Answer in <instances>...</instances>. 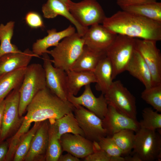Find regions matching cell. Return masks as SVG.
I'll return each instance as SVG.
<instances>
[{"mask_svg":"<svg viewBox=\"0 0 161 161\" xmlns=\"http://www.w3.org/2000/svg\"><path fill=\"white\" fill-rule=\"evenodd\" d=\"M133 154L141 161H160L161 137L156 131L140 128L136 132Z\"/></svg>","mask_w":161,"mask_h":161,"instance_id":"8992f818","label":"cell"},{"mask_svg":"<svg viewBox=\"0 0 161 161\" xmlns=\"http://www.w3.org/2000/svg\"><path fill=\"white\" fill-rule=\"evenodd\" d=\"M19 88L13 90L4 99V108L0 132L1 141L7 137L19 123Z\"/></svg>","mask_w":161,"mask_h":161,"instance_id":"7c38bea8","label":"cell"},{"mask_svg":"<svg viewBox=\"0 0 161 161\" xmlns=\"http://www.w3.org/2000/svg\"><path fill=\"white\" fill-rule=\"evenodd\" d=\"M73 112L86 138L93 142H98L107 136L102 119L94 113L80 105L74 106Z\"/></svg>","mask_w":161,"mask_h":161,"instance_id":"9c48e42d","label":"cell"},{"mask_svg":"<svg viewBox=\"0 0 161 161\" xmlns=\"http://www.w3.org/2000/svg\"><path fill=\"white\" fill-rule=\"evenodd\" d=\"M74 108L69 101L63 100L46 87L36 94L27 107V114L17 133L22 136L29 130L32 123L56 120L73 112Z\"/></svg>","mask_w":161,"mask_h":161,"instance_id":"6da1fadb","label":"cell"},{"mask_svg":"<svg viewBox=\"0 0 161 161\" xmlns=\"http://www.w3.org/2000/svg\"><path fill=\"white\" fill-rule=\"evenodd\" d=\"M125 158V161H141L139 157L135 154H133L131 156H126Z\"/></svg>","mask_w":161,"mask_h":161,"instance_id":"60d3db41","label":"cell"},{"mask_svg":"<svg viewBox=\"0 0 161 161\" xmlns=\"http://www.w3.org/2000/svg\"><path fill=\"white\" fill-rule=\"evenodd\" d=\"M135 38L117 35L106 52L113 68V79L126 71L135 49Z\"/></svg>","mask_w":161,"mask_h":161,"instance_id":"5b68a950","label":"cell"},{"mask_svg":"<svg viewBox=\"0 0 161 161\" xmlns=\"http://www.w3.org/2000/svg\"><path fill=\"white\" fill-rule=\"evenodd\" d=\"M156 43L154 41L135 38V49L149 69L152 86L161 84V54Z\"/></svg>","mask_w":161,"mask_h":161,"instance_id":"30bf717a","label":"cell"},{"mask_svg":"<svg viewBox=\"0 0 161 161\" xmlns=\"http://www.w3.org/2000/svg\"><path fill=\"white\" fill-rule=\"evenodd\" d=\"M84 158L85 161H111V157L101 149L95 150Z\"/></svg>","mask_w":161,"mask_h":161,"instance_id":"d590c367","label":"cell"},{"mask_svg":"<svg viewBox=\"0 0 161 161\" xmlns=\"http://www.w3.org/2000/svg\"><path fill=\"white\" fill-rule=\"evenodd\" d=\"M141 97L156 111L161 112V84L145 88Z\"/></svg>","mask_w":161,"mask_h":161,"instance_id":"d6a6232c","label":"cell"},{"mask_svg":"<svg viewBox=\"0 0 161 161\" xmlns=\"http://www.w3.org/2000/svg\"><path fill=\"white\" fill-rule=\"evenodd\" d=\"M55 123L57 129V137L59 139L62 135L66 133L79 134L85 137L84 132L80 127L73 112L65 114L55 120Z\"/></svg>","mask_w":161,"mask_h":161,"instance_id":"4316f807","label":"cell"},{"mask_svg":"<svg viewBox=\"0 0 161 161\" xmlns=\"http://www.w3.org/2000/svg\"><path fill=\"white\" fill-rule=\"evenodd\" d=\"M66 73L68 95L76 96L82 87L96 82L92 71L69 70Z\"/></svg>","mask_w":161,"mask_h":161,"instance_id":"603a6c76","label":"cell"},{"mask_svg":"<svg viewBox=\"0 0 161 161\" xmlns=\"http://www.w3.org/2000/svg\"><path fill=\"white\" fill-rule=\"evenodd\" d=\"M84 46L82 37L77 32L63 39L48 54L52 57L54 66L66 72L70 70L81 54Z\"/></svg>","mask_w":161,"mask_h":161,"instance_id":"277c9868","label":"cell"},{"mask_svg":"<svg viewBox=\"0 0 161 161\" xmlns=\"http://www.w3.org/2000/svg\"><path fill=\"white\" fill-rule=\"evenodd\" d=\"M42 55L47 87L63 100L68 101L66 72L53 66L48 53Z\"/></svg>","mask_w":161,"mask_h":161,"instance_id":"8fae6325","label":"cell"},{"mask_svg":"<svg viewBox=\"0 0 161 161\" xmlns=\"http://www.w3.org/2000/svg\"><path fill=\"white\" fill-rule=\"evenodd\" d=\"M4 99L0 100V132L1 131L3 114L4 108Z\"/></svg>","mask_w":161,"mask_h":161,"instance_id":"ab89813d","label":"cell"},{"mask_svg":"<svg viewBox=\"0 0 161 161\" xmlns=\"http://www.w3.org/2000/svg\"><path fill=\"white\" fill-rule=\"evenodd\" d=\"M121 8L122 10L161 22V3L160 2L156 1Z\"/></svg>","mask_w":161,"mask_h":161,"instance_id":"d4e9b609","label":"cell"},{"mask_svg":"<svg viewBox=\"0 0 161 161\" xmlns=\"http://www.w3.org/2000/svg\"><path fill=\"white\" fill-rule=\"evenodd\" d=\"M59 161H80L79 159L71 154L68 153L64 155H61L58 160Z\"/></svg>","mask_w":161,"mask_h":161,"instance_id":"f35d334b","label":"cell"},{"mask_svg":"<svg viewBox=\"0 0 161 161\" xmlns=\"http://www.w3.org/2000/svg\"><path fill=\"white\" fill-rule=\"evenodd\" d=\"M49 127V121L46 120L41 122L32 139L25 161L45 158L48 143Z\"/></svg>","mask_w":161,"mask_h":161,"instance_id":"e0dca14e","label":"cell"},{"mask_svg":"<svg viewBox=\"0 0 161 161\" xmlns=\"http://www.w3.org/2000/svg\"><path fill=\"white\" fill-rule=\"evenodd\" d=\"M38 57L27 49L24 51L10 53L0 57V77L16 69L26 67L32 58Z\"/></svg>","mask_w":161,"mask_h":161,"instance_id":"ac0fdd59","label":"cell"},{"mask_svg":"<svg viewBox=\"0 0 161 161\" xmlns=\"http://www.w3.org/2000/svg\"><path fill=\"white\" fill-rule=\"evenodd\" d=\"M100 149L111 157L122 156L123 153L113 140L111 137L101 138L97 142Z\"/></svg>","mask_w":161,"mask_h":161,"instance_id":"836d02e7","label":"cell"},{"mask_svg":"<svg viewBox=\"0 0 161 161\" xmlns=\"http://www.w3.org/2000/svg\"><path fill=\"white\" fill-rule=\"evenodd\" d=\"M102 24L117 35L156 42L161 40V22L123 10L106 17Z\"/></svg>","mask_w":161,"mask_h":161,"instance_id":"7a4b0ae2","label":"cell"},{"mask_svg":"<svg viewBox=\"0 0 161 161\" xmlns=\"http://www.w3.org/2000/svg\"><path fill=\"white\" fill-rule=\"evenodd\" d=\"M68 7L69 4L71 1L70 0H60Z\"/></svg>","mask_w":161,"mask_h":161,"instance_id":"7bdbcfd3","label":"cell"},{"mask_svg":"<svg viewBox=\"0 0 161 161\" xmlns=\"http://www.w3.org/2000/svg\"><path fill=\"white\" fill-rule=\"evenodd\" d=\"M111 161H125V157L122 156L111 157Z\"/></svg>","mask_w":161,"mask_h":161,"instance_id":"b9f144b4","label":"cell"},{"mask_svg":"<svg viewBox=\"0 0 161 161\" xmlns=\"http://www.w3.org/2000/svg\"><path fill=\"white\" fill-rule=\"evenodd\" d=\"M42 10L46 18H54L60 15L67 19L75 26L77 33L81 37L88 28L80 24L72 16L67 6L60 0H47L43 5Z\"/></svg>","mask_w":161,"mask_h":161,"instance_id":"d6986e66","label":"cell"},{"mask_svg":"<svg viewBox=\"0 0 161 161\" xmlns=\"http://www.w3.org/2000/svg\"><path fill=\"white\" fill-rule=\"evenodd\" d=\"M134 132L131 129H124L112 136L114 141L122 151L123 155H129L133 149L135 139Z\"/></svg>","mask_w":161,"mask_h":161,"instance_id":"4dcf8cb0","label":"cell"},{"mask_svg":"<svg viewBox=\"0 0 161 161\" xmlns=\"http://www.w3.org/2000/svg\"><path fill=\"white\" fill-rule=\"evenodd\" d=\"M68 7L75 18L85 27L102 24L106 17L102 7L96 0H84L78 3L71 1Z\"/></svg>","mask_w":161,"mask_h":161,"instance_id":"ba28073f","label":"cell"},{"mask_svg":"<svg viewBox=\"0 0 161 161\" xmlns=\"http://www.w3.org/2000/svg\"><path fill=\"white\" fill-rule=\"evenodd\" d=\"M59 140L62 151L79 158H85L95 150L94 142L79 134L65 133Z\"/></svg>","mask_w":161,"mask_h":161,"instance_id":"2e32d148","label":"cell"},{"mask_svg":"<svg viewBox=\"0 0 161 161\" xmlns=\"http://www.w3.org/2000/svg\"><path fill=\"white\" fill-rule=\"evenodd\" d=\"M25 20L27 24L32 28H43L44 27L42 18L36 12L30 11L27 13L25 16Z\"/></svg>","mask_w":161,"mask_h":161,"instance_id":"e575fe53","label":"cell"},{"mask_svg":"<svg viewBox=\"0 0 161 161\" xmlns=\"http://www.w3.org/2000/svg\"><path fill=\"white\" fill-rule=\"evenodd\" d=\"M117 35L103 25L98 24L88 28L81 37L84 45L96 52L106 53Z\"/></svg>","mask_w":161,"mask_h":161,"instance_id":"4fadbf2b","label":"cell"},{"mask_svg":"<svg viewBox=\"0 0 161 161\" xmlns=\"http://www.w3.org/2000/svg\"><path fill=\"white\" fill-rule=\"evenodd\" d=\"M75 31V27L71 25L62 31L58 32L55 29L49 30L48 35L42 39L36 40L32 46V52L38 57L44 53H48L47 49L52 46H57L60 41L64 38L71 35Z\"/></svg>","mask_w":161,"mask_h":161,"instance_id":"ffe728a7","label":"cell"},{"mask_svg":"<svg viewBox=\"0 0 161 161\" xmlns=\"http://www.w3.org/2000/svg\"><path fill=\"white\" fill-rule=\"evenodd\" d=\"M104 95L108 105L112 106L129 117L137 120L135 98L120 81H113Z\"/></svg>","mask_w":161,"mask_h":161,"instance_id":"52a82bcc","label":"cell"},{"mask_svg":"<svg viewBox=\"0 0 161 161\" xmlns=\"http://www.w3.org/2000/svg\"><path fill=\"white\" fill-rule=\"evenodd\" d=\"M15 22L10 21L6 24H0V57L6 54L21 51L11 43Z\"/></svg>","mask_w":161,"mask_h":161,"instance_id":"83f0119b","label":"cell"},{"mask_svg":"<svg viewBox=\"0 0 161 161\" xmlns=\"http://www.w3.org/2000/svg\"><path fill=\"white\" fill-rule=\"evenodd\" d=\"M143 119L139 122L140 128L156 131L161 129V114L151 108L146 107L142 111Z\"/></svg>","mask_w":161,"mask_h":161,"instance_id":"1f68e13d","label":"cell"},{"mask_svg":"<svg viewBox=\"0 0 161 161\" xmlns=\"http://www.w3.org/2000/svg\"><path fill=\"white\" fill-rule=\"evenodd\" d=\"M26 67L16 69L0 77V100L4 99L13 90L20 87Z\"/></svg>","mask_w":161,"mask_h":161,"instance_id":"484cf974","label":"cell"},{"mask_svg":"<svg viewBox=\"0 0 161 161\" xmlns=\"http://www.w3.org/2000/svg\"><path fill=\"white\" fill-rule=\"evenodd\" d=\"M41 123H34L32 128L20 138L15 151L14 161H21L24 160L29 150L32 139Z\"/></svg>","mask_w":161,"mask_h":161,"instance_id":"f546056e","label":"cell"},{"mask_svg":"<svg viewBox=\"0 0 161 161\" xmlns=\"http://www.w3.org/2000/svg\"><path fill=\"white\" fill-rule=\"evenodd\" d=\"M84 86V90L82 95L78 97L68 95V100L74 106L80 105L85 107L101 119H103L108 108V104L104 95L101 94L98 97H96L92 91L90 84Z\"/></svg>","mask_w":161,"mask_h":161,"instance_id":"5bb4252c","label":"cell"},{"mask_svg":"<svg viewBox=\"0 0 161 161\" xmlns=\"http://www.w3.org/2000/svg\"><path fill=\"white\" fill-rule=\"evenodd\" d=\"M156 1V0H116L117 4L120 8Z\"/></svg>","mask_w":161,"mask_h":161,"instance_id":"8d00e7d4","label":"cell"},{"mask_svg":"<svg viewBox=\"0 0 161 161\" xmlns=\"http://www.w3.org/2000/svg\"><path fill=\"white\" fill-rule=\"evenodd\" d=\"M8 146L6 143L0 144V161L4 160L8 152Z\"/></svg>","mask_w":161,"mask_h":161,"instance_id":"74e56055","label":"cell"},{"mask_svg":"<svg viewBox=\"0 0 161 161\" xmlns=\"http://www.w3.org/2000/svg\"><path fill=\"white\" fill-rule=\"evenodd\" d=\"M55 120H49V140L45 158L46 160L47 161H58L62 151L60 140L57 137Z\"/></svg>","mask_w":161,"mask_h":161,"instance_id":"f1b7e54d","label":"cell"},{"mask_svg":"<svg viewBox=\"0 0 161 161\" xmlns=\"http://www.w3.org/2000/svg\"><path fill=\"white\" fill-rule=\"evenodd\" d=\"M47 87L44 68L41 64L33 63L26 67L22 83L19 89V114L21 116L33 97Z\"/></svg>","mask_w":161,"mask_h":161,"instance_id":"3957f363","label":"cell"},{"mask_svg":"<svg viewBox=\"0 0 161 161\" xmlns=\"http://www.w3.org/2000/svg\"><path fill=\"white\" fill-rule=\"evenodd\" d=\"M103 127L110 137L123 129H129L136 132L140 128L137 120L119 112L114 107L108 105L106 115L102 119Z\"/></svg>","mask_w":161,"mask_h":161,"instance_id":"9a60e30c","label":"cell"},{"mask_svg":"<svg viewBox=\"0 0 161 161\" xmlns=\"http://www.w3.org/2000/svg\"><path fill=\"white\" fill-rule=\"evenodd\" d=\"M126 71L140 81L145 88L152 86V77L149 69L140 54L136 49Z\"/></svg>","mask_w":161,"mask_h":161,"instance_id":"44dd1931","label":"cell"},{"mask_svg":"<svg viewBox=\"0 0 161 161\" xmlns=\"http://www.w3.org/2000/svg\"><path fill=\"white\" fill-rule=\"evenodd\" d=\"M106 53L96 52L84 45L83 50L70 70L92 71Z\"/></svg>","mask_w":161,"mask_h":161,"instance_id":"cb8c5ba5","label":"cell"},{"mask_svg":"<svg viewBox=\"0 0 161 161\" xmlns=\"http://www.w3.org/2000/svg\"><path fill=\"white\" fill-rule=\"evenodd\" d=\"M113 72L111 62L106 55L100 61L93 72L96 79V89L102 94H105L113 81Z\"/></svg>","mask_w":161,"mask_h":161,"instance_id":"7402d4cb","label":"cell"}]
</instances>
